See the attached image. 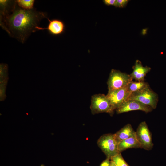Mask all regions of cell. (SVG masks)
<instances>
[{
	"label": "cell",
	"mask_w": 166,
	"mask_h": 166,
	"mask_svg": "<svg viewBox=\"0 0 166 166\" xmlns=\"http://www.w3.org/2000/svg\"><path fill=\"white\" fill-rule=\"evenodd\" d=\"M47 18L45 13L33 8L26 10L17 5L8 14L0 15V26L10 36L23 43L32 33L38 30L36 27L43 19Z\"/></svg>",
	"instance_id": "1"
},
{
	"label": "cell",
	"mask_w": 166,
	"mask_h": 166,
	"mask_svg": "<svg viewBox=\"0 0 166 166\" xmlns=\"http://www.w3.org/2000/svg\"><path fill=\"white\" fill-rule=\"evenodd\" d=\"M132 80L130 75L112 69L110 72L107 82L108 91L125 87Z\"/></svg>",
	"instance_id": "2"
},
{
	"label": "cell",
	"mask_w": 166,
	"mask_h": 166,
	"mask_svg": "<svg viewBox=\"0 0 166 166\" xmlns=\"http://www.w3.org/2000/svg\"><path fill=\"white\" fill-rule=\"evenodd\" d=\"M97 144L106 156L111 158L120 153L118 148V142L114 134H106L101 136L98 140Z\"/></svg>",
	"instance_id": "3"
},
{
	"label": "cell",
	"mask_w": 166,
	"mask_h": 166,
	"mask_svg": "<svg viewBox=\"0 0 166 166\" xmlns=\"http://www.w3.org/2000/svg\"><path fill=\"white\" fill-rule=\"evenodd\" d=\"M90 109L93 115L103 113L113 115L114 111L106 95L102 94L92 96Z\"/></svg>",
	"instance_id": "4"
},
{
	"label": "cell",
	"mask_w": 166,
	"mask_h": 166,
	"mask_svg": "<svg viewBox=\"0 0 166 166\" xmlns=\"http://www.w3.org/2000/svg\"><path fill=\"white\" fill-rule=\"evenodd\" d=\"M128 99L136 100L154 109L157 106L158 97L157 94L149 86L140 91L132 94Z\"/></svg>",
	"instance_id": "5"
},
{
	"label": "cell",
	"mask_w": 166,
	"mask_h": 166,
	"mask_svg": "<svg viewBox=\"0 0 166 166\" xmlns=\"http://www.w3.org/2000/svg\"><path fill=\"white\" fill-rule=\"evenodd\" d=\"M136 133L140 148L148 150L151 149L153 144L150 131L145 121L140 124Z\"/></svg>",
	"instance_id": "6"
},
{
	"label": "cell",
	"mask_w": 166,
	"mask_h": 166,
	"mask_svg": "<svg viewBox=\"0 0 166 166\" xmlns=\"http://www.w3.org/2000/svg\"><path fill=\"white\" fill-rule=\"evenodd\" d=\"M106 96L114 110L126 101L130 96L128 91V85L123 88L108 91Z\"/></svg>",
	"instance_id": "7"
},
{
	"label": "cell",
	"mask_w": 166,
	"mask_h": 166,
	"mask_svg": "<svg viewBox=\"0 0 166 166\" xmlns=\"http://www.w3.org/2000/svg\"><path fill=\"white\" fill-rule=\"evenodd\" d=\"M153 109L150 106L138 101L128 99L116 110L117 114H121L134 110H141L145 113H148Z\"/></svg>",
	"instance_id": "8"
},
{
	"label": "cell",
	"mask_w": 166,
	"mask_h": 166,
	"mask_svg": "<svg viewBox=\"0 0 166 166\" xmlns=\"http://www.w3.org/2000/svg\"><path fill=\"white\" fill-rule=\"evenodd\" d=\"M133 71L130 74L132 80L136 81H144L146 74L150 71V67L144 66L141 62L139 60H136L132 67Z\"/></svg>",
	"instance_id": "9"
},
{
	"label": "cell",
	"mask_w": 166,
	"mask_h": 166,
	"mask_svg": "<svg viewBox=\"0 0 166 166\" xmlns=\"http://www.w3.org/2000/svg\"><path fill=\"white\" fill-rule=\"evenodd\" d=\"M47 18L49 22L48 27L42 28L37 26L36 29L38 30L47 29L50 34L54 35H60L64 32L65 26L62 21L58 19L50 20L48 18Z\"/></svg>",
	"instance_id": "10"
},
{
	"label": "cell",
	"mask_w": 166,
	"mask_h": 166,
	"mask_svg": "<svg viewBox=\"0 0 166 166\" xmlns=\"http://www.w3.org/2000/svg\"><path fill=\"white\" fill-rule=\"evenodd\" d=\"M136 132L131 125L128 124L114 134L115 137L118 142L135 136Z\"/></svg>",
	"instance_id": "11"
},
{
	"label": "cell",
	"mask_w": 166,
	"mask_h": 166,
	"mask_svg": "<svg viewBox=\"0 0 166 166\" xmlns=\"http://www.w3.org/2000/svg\"><path fill=\"white\" fill-rule=\"evenodd\" d=\"M139 148H140V146L136 134L119 142L118 144V148L120 153L127 149Z\"/></svg>",
	"instance_id": "12"
},
{
	"label": "cell",
	"mask_w": 166,
	"mask_h": 166,
	"mask_svg": "<svg viewBox=\"0 0 166 166\" xmlns=\"http://www.w3.org/2000/svg\"><path fill=\"white\" fill-rule=\"evenodd\" d=\"M17 5L16 0H0V14L4 15L10 12Z\"/></svg>",
	"instance_id": "13"
},
{
	"label": "cell",
	"mask_w": 166,
	"mask_h": 166,
	"mask_svg": "<svg viewBox=\"0 0 166 166\" xmlns=\"http://www.w3.org/2000/svg\"><path fill=\"white\" fill-rule=\"evenodd\" d=\"M149 86L148 84L144 81H131L128 85V91L130 95L132 93L140 91Z\"/></svg>",
	"instance_id": "14"
},
{
	"label": "cell",
	"mask_w": 166,
	"mask_h": 166,
	"mask_svg": "<svg viewBox=\"0 0 166 166\" xmlns=\"http://www.w3.org/2000/svg\"><path fill=\"white\" fill-rule=\"evenodd\" d=\"M16 3L18 6L22 9L30 10L34 8V0H17Z\"/></svg>",
	"instance_id": "15"
},
{
	"label": "cell",
	"mask_w": 166,
	"mask_h": 166,
	"mask_svg": "<svg viewBox=\"0 0 166 166\" xmlns=\"http://www.w3.org/2000/svg\"><path fill=\"white\" fill-rule=\"evenodd\" d=\"M111 159L117 166H128L123 158L121 153L113 156Z\"/></svg>",
	"instance_id": "16"
},
{
	"label": "cell",
	"mask_w": 166,
	"mask_h": 166,
	"mask_svg": "<svg viewBox=\"0 0 166 166\" xmlns=\"http://www.w3.org/2000/svg\"><path fill=\"white\" fill-rule=\"evenodd\" d=\"M128 0H116L115 6L116 7L124 8L129 1Z\"/></svg>",
	"instance_id": "17"
},
{
	"label": "cell",
	"mask_w": 166,
	"mask_h": 166,
	"mask_svg": "<svg viewBox=\"0 0 166 166\" xmlns=\"http://www.w3.org/2000/svg\"><path fill=\"white\" fill-rule=\"evenodd\" d=\"M103 2L107 6H115L116 0H103Z\"/></svg>",
	"instance_id": "18"
},
{
	"label": "cell",
	"mask_w": 166,
	"mask_h": 166,
	"mask_svg": "<svg viewBox=\"0 0 166 166\" xmlns=\"http://www.w3.org/2000/svg\"><path fill=\"white\" fill-rule=\"evenodd\" d=\"M110 158H107L100 164V166H110L111 161Z\"/></svg>",
	"instance_id": "19"
},
{
	"label": "cell",
	"mask_w": 166,
	"mask_h": 166,
	"mask_svg": "<svg viewBox=\"0 0 166 166\" xmlns=\"http://www.w3.org/2000/svg\"><path fill=\"white\" fill-rule=\"evenodd\" d=\"M110 166H117L116 164L112 161H111Z\"/></svg>",
	"instance_id": "20"
}]
</instances>
